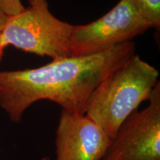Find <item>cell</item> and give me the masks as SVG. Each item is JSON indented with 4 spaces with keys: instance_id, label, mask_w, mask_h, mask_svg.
Listing matches in <instances>:
<instances>
[{
    "instance_id": "obj_8",
    "label": "cell",
    "mask_w": 160,
    "mask_h": 160,
    "mask_svg": "<svg viewBox=\"0 0 160 160\" xmlns=\"http://www.w3.org/2000/svg\"><path fill=\"white\" fill-rule=\"evenodd\" d=\"M25 8L21 0H0V9L8 17L19 14Z\"/></svg>"
},
{
    "instance_id": "obj_5",
    "label": "cell",
    "mask_w": 160,
    "mask_h": 160,
    "mask_svg": "<svg viewBox=\"0 0 160 160\" xmlns=\"http://www.w3.org/2000/svg\"><path fill=\"white\" fill-rule=\"evenodd\" d=\"M148 105L122 124L101 160H160V83Z\"/></svg>"
},
{
    "instance_id": "obj_10",
    "label": "cell",
    "mask_w": 160,
    "mask_h": 160,
    "mask_svg": "<svg viewBox=\"0 0 160 160\" xmlns=\"http://www.w3.org/2000/svg\"><path fill=\"white\" fill-rule=\"evenodd\" d=\"M6 47H7V46L5 45V42H4L2 35V32L0 31V61H1V59H2L4 51H5V48Z\"/></svg>"
},
{
    "instance_id": "obj_9",
    "label": "cell",
    "mask_w": 160,
    "mask_h": 160,
    "mask_svg": "<svg viewBox=\"0 0 160 160\" xmlns=\"http://www.w3.org/2000/svg\"><path fill=\"white\" fill-rule=\"evenodd\" d=\"M8 19V17L0 9V31H2V30L4 28L7 23Z\"/></svg>"
},
{
    "instance_id": "obj_4",
    "label": "cell",
    "mask_w": 160,
    "mask_h": 160,
    "mask_svg": "<svg viewBox=\"0 0 160 160\" xmlns=\"http://www.w3.org/2000/svg\"><path fill=\"white\" fill-rule=\"evenodd\" d=\"M152 28L133 0H120L96 21L74 25L70 38L71 57H84L102 53L128 42Z\"/></svg>"
},
{
    "instance_id": "obj_1",
    "label": "cell",
    "mask_w": 160,
    "mask_h": 160,
    "mask_svg": "<svg viewBox=\"0 0 160 160\" xmlns=\"http://www.w3.org/2000/svg\"><path fill=\"white\" fill-rule=\"evenodd\" d=\"M135 50L131 41L97 54L52 59L37 68L0 71V107L15 123L40 100L53 102L64 111L85 114L97 86L133 57Z\"/></svg>"
},
{
    "instance_id": "obj_2",
    "label": "cell",
    "mask_w": 160,
    "mask_h": 160,
    "mask_svg": "<svg viewBox=\"0 0 160 160\" xmlns=\"http://www.w3.org/2000/svg\"><path fill=\"white\" fill-rule=\"evenodd\" d=\"M159 75L155 67L134 54L100 82L85 114L113 139L125 120L148 100Z\"/></svg>"
},
{
    "instance_id": "obj_7",
    "label": "cell",
    "mask_w": 160,
    "mask_h": 160,
    "mask_svg": "<svg viewBox=\"0 0 160 160\" xmlns=\"http://www.w3.org/2000/svg\"><path fill=\"white\" fill-rule=\"evenodd\" d=\"M138 11L151 24L152 28L160 27V0H133Z\"/></svg>"
},
{
    "instance_id": "obj_6",
    "label": "cell",
    "mask_w": 160,
    "mask_h": 160,
    "mask_svg": "<svg viewBox=\"0 0 160 160\" xmlns=\"http://www.w3.org/2000/svg\"><path fill=\"white\" fill-rule=\"evenodd\" d=\"M111 141L88 116L62 111L56 131L55 160H101Z\"/></svg>"
},
{
    "instance_id": "obj_3",
    "label": "cell",
    "mask_w": 160,
    "mask_h": 160,
    "mask_svg": "<svg viewBox=\"0 0 160 160\" xmlns=\"http://www.w3.org/2000/svg\"><path fill=\"white\" fill-rule=\"evenodd\" d=\"M19 14L8 17L2 30L6 46L52 59L71 57L70 38L74 25L51 13L47 0H28Z\"/></svg>"
}]
</instances>
